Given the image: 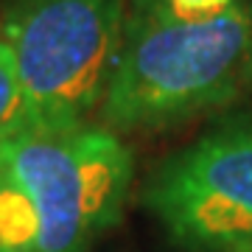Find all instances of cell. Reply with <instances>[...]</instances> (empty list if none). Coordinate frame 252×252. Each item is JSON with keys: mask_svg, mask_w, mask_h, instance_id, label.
<instances>
[{"mask_svg": "<svg viewBox=\"0 0 252 252\" xmlns=\"http://www.w3.org/2000/svg\"><path fill=\"white\" fill-rule=\"evenodd\" d=\"M135 162L109 129L28 126L0 143V252H93L118 224Z\"/></svg>", "mask_w": 252, "mask_h": 252, "instance_id": "obj_2", "label": "cell"}, {"mask_svg": "<svg viewBox=\"0 0 252 252\" xmlns=\"http://www.w3.org/2000/svg\"><path fill=\"white\" fill-rule=\"evenodd\" d=\"M146 207L185 252H252V124L219 126L168 157Z\"/></svg>", "mask_w": 252, "mask_h": 252, "instance_id": "obj_4", "label": "cell"}, {"mask_svg": "<svg viewBox=\"0 0 252 252\" xmlns=\"http://www.w3.org/2000/svg\"><path fill=\"white\" fill-rule=\"evenodd\" d=\"M124 0H6V36L31 126L87 124L121 48Z\"/></svg>", "mask_w": 252, "mask_h": 252, "instance_id": "obj_3", "label": "cell"}, {"mask_svg": "<svg viewBox=\"0 0 252 252\" xmlns=\"http://www.w3.org/2000/svg\"><path fill=\"white\" fill-rule=\"evenodd\" d=\"M168 6L182 20H210L224 14L233 0H168Z\"/></svg>", "mask_w": 252, "mask_h": 252, "instance_id": "obj_6", "label": "cell"}, {"mask_svg": "<svg viewBox=\"0 0 252 252\" xmlns=\"http://www.w3.org/2000/svg\"><path fill=\"white\" fill-rule=\"evenodd\" d=\"M252 87V0L182 20L168 0H132L101 115L115 129H160L219 109Z\"/></svg>", "mask_w": 252, "mask_h": 252, "instance_id": "obj_1", "label": "cell"}, {"mask_svg": "<svg viewBox=\"0 0 252 252\" xmlns=\"http://www.w3.org/2000/svg\"><path fill=\"white\" fill-rule=\"evenodd\" d=\"M31 121H28L26 98H23V87L17 79V67H14V56H11L6 36L0 31V143L9 137L26 132Z\"/></svg>", "mask_w": 252, "mask_h": 252, "instance_id": "obj_5", "label": "cell"}]
</instances>
